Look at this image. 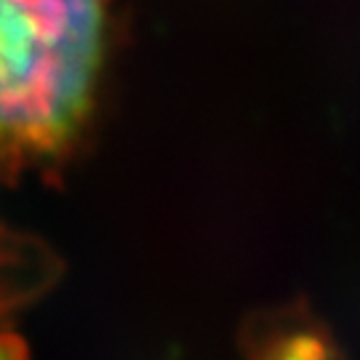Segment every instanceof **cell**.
I'll list each match as a JSON object with an SVG mask.
<instances>
[{"label":"cell","instance_id":"cell-1","mask_svg":"<svg viewBox=\"0 0 360 360\" xmlns=\"http://www.w3.org/2000/svg\"><path fill=\"white\" fill-rule=\"evenodd\" d=\"M104 46L107 0H0V184L72 144Z\"/></svg>","mask_w":360,"mask_h":360}]
</instances>
